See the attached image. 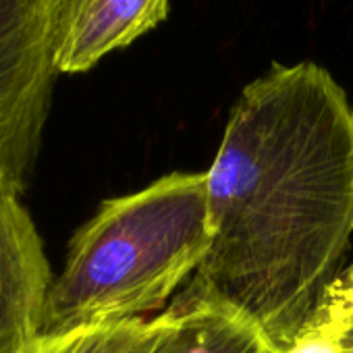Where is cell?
Listing matches in <instances>:
<instances>
[{
	"instance_id": "cell-1",
	"label": "cell",
	"mask_w": 353,
	"mask_h": 353,
	"mask_svg": "<svg viewBox=\"0 0 353 353\" xmlns=\"http://www.w3.org/2000/svg\"><path fill=\"white\" fill-rule=\"evenodd\" d=\"M210 248L188 295L287 351L353 239V106L316 63L243 88L206 170Z\"/></svg>"
},
{
	"instance_id": "cell-6",
	"label": "cell",
	"mask_w": 353,
	"mask_h": 353,
	"mask_svg": "<svg viewBox=\"0 0 353 353\" xmlns=\"http://www.w3.org/2000/svg\"><path fill=\"white\" fill-rule=\"evenodd\" d=\"M125 353H279L254 326L231 312L188 295L145 320Z\"/></svg>"
},
{
	"instance_id": "cell-7",
	"label": "cell",
	"mask_w": 353,
	"mask_h": 353,
	"mask_svg": "<svg viewBox=\"0 0 353 353\" xmlns=\"http://www.w3.org/2000/svg\"><path fill=\"white\" fill-rule=\"evenodd\" d=\"M145 320L79 326L42 332L19 353H125L141 334Z\"/></svg>"
},
{
	"instance_id": "cell-4",
	"label": "cell",
	"mask_w": 353,
	"mask_h": 353,
	"mask_svg": "<svg viewBox=\"0 0 353 353\" xmlns=\"http://www.w3.org/2000/svg\"><path fill=\"white\" fill-rule=\"evenodd\" d=\"M21 192L0 181V353L44 332L52 270Z\"/></svg>"
},
{
	"instance_id": "cell-2",
	"label": "cell",
	"mask_w": 353,
	"mask_h": 353,
	"mask_svg": "<svg viewBox=\"0 0 353 353\" xmlns=\"http://www.w3.org/2000/svg\"><path fill=\"white\" fill-rule=\"evenodd\" d=\"M208 248L206 170L104 200L69 243L44 332L143 320L196 276Z\"/></svg>"
},
{
	"instance_id": "cell-11",
	"label": "cell",
	"mask_w": 353,
	"mask_h": 353,
	"mask_svg": "<svg viewBox=\"0 0 353 353\" xmlns=\"http://www.w3.org/2000/svg\"><path fill=\"white\" fill-rule=\"evenodd\" d=\"M351 260H353V258H351Z\"/></svg>"
},
{
	"instance_id": "cell-9",
	"label": "cell",
	"mask_w": 353,
	"mask_h": 353,
	"mask_svg": "<svg viewBox=\"0 0 353 353\" xmlns=\"http://www.w3.org/2000/svg\"><path fill=\"white\" fill-rule=\"evenodd\" d=\"M283 353H345L341 343L318 334H299L297 341Z\"/></svg>"
},
{
	"instance_id": "cell-10",
	"label": "cell",
	"mask_w": 353,
	"mask_h": 353,
	"mask_svg": "<svg viewBox=\"0 0 353 353\" xmlns=\"http://www.w3.org/2000/svg\"><path fill=\"white\" fill-rule=\"evenodd\" d=\"M339 343H341V347H343L345 353H353V330L345 332V334L339 339Z\"/></svg>"
},
{
	"instance_id": "cell-8",
	"label": "cell",
	"mask_w": 353,
	"mask_h": 353,
	"mask_svg": "<svg viewBox=\"0 0 353 353\" xmlns=\"http://www.w3.org/2000/svg\"><path fill=\"white\" fill-rule=\"evenodd\" d=\"M349 330H353V260L324 291L301 334H318L339 341Z\"/></svg>"
},
{
	"instance_id": "cell-3",
	"label": "cell",
	"mask_w": 353,
	"mask_h": 353,
	"mask_svg": "<svg viewBox=\"0 0 353 353\" xmlns=\"http://www.w3.org/2000/svg\"><path fill=\"white\" fill-rule=\"evenodd\" d=\"M61 0H0V181L26 192L54 81Z\"/></svg>"
},
{
	"instance_id": "cell-5",
	"label": "cell",
	"mask_w": 353,
	"mask_h": 353,
	"mask_svg": "<svg viewBox=\"0 0 353 353\" xmlns=\"http://www.w3.org/2000/svg\"><path fill=\"white\" fill-rule=\"evenodd\" d=\"M170 0H61L54 63L59 73H85L106 54L158 28Z\"/></svg>"
}]
</instances>
